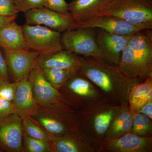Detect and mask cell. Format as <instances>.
I'll return each instance as SVG.
<instances>
[{
	"label": "cell",
	"instance_id": "cell-1",
	"mask_svg": "<svg viewBox=\"0 0 152 152\" xmlns=\"http://www.w3.org/2000/svg\"><path fill=\"white\" fill-rule=\"evenodd\" d=\"M79 72L97 87L107 101L117 105L129 104L133 87L143 82L127 77L117 66L98 57H82Z\"/></svg>",
	"mask_w": 152,
	"mask_h": 152
},
{
	"label": "cell",
	"instance_id": "cell-2",
	"mask_svg": "<svg viewBox=\"0 0 152 152\" xmlns=\"http://www.w3.org/2000/svg\"><path fill=\"white\" fill-rule=\"evenodd\" d=\"M120 106L104 101L83 109L81 124L84 134L92 143L99 145L103 140L112 118Z\"/></svg>",
	"mask_w": 152,
	"mask_h": 152
},
{
	"label": "cell",
	"instance_id": "cell-3",
	"mask_svg": "<svg viewBox=\"0 0 152 152\" xmlns=\"http://www.w3.org/2000/svg\"><path fill=\"white\" fill-rule=\"evenodd\" d=\"M101 16H113L133 24L152 26V0H110Z\"/></svg>",
	"mask_w": 152,
	"mask_h": 152
},
{
	"label": "cell",
	"instance_id": "cell-4",
	"mask_svg": "<svg viewBox=\"0 0 152 152\" xmlns=\"http://www.w3.org/2000/svg\"><path fill=\"white\" fill-rule=\"evenodd\" d=\"M152 29L135 33L128 42L134 62L136 78L142 81L152 77Z\"/></svg>",
	"mask_w": 152,
	"mask_h": 152
},
{
	"label": "cell",
	"instance_id": "cell-5",
	"mask_svg": "<svg viewBox=\"0 0 152 152\" xmlns=\"http://www.w3.org/2000/svg\"><path fill=\"white\" fill-rule=\"evenodd\" d=\"M27 46L39 55L63 50L61 33L41 25L25 24L22 26Z\"/></svg>",
	"mask_w": 152,
	"mask_h": 152
},
{
	"label": "cell",
	"instance_id": "cell-6",
	"mask_svg": "<svg viewBox=\"0 0 152 152\" xmlns=\"http://www.w3.org/2000/svg\"><path fill=\"white\" fill-rule=\"evenodd\" d=\"M95 28H78L62 34L63 49L83 57L101 58L96 39Z\"/></svg>",
	"mask_w": 152,
	"mask_h": 152
},
{
	"label": "cell",
	"instance_id": "cell-7",
	"mask_svg": "<svg viewBox=\"0 0 152 152\" xmlns=\"http://www.w3.org/2000/svg\"><path fill=\"white\" fill-rule=\"evenodd\" d=\"M26 24L44 25L60 33L75 29L77 22L70 14L58 12L45 7L34 9L25 13Z\"/></svg>",
	"mask_w": 152,
	"mask_h": 152
},
{
	"label": "cell",
	"instance_id": "cell-8",
	"mask_svg": "<svg viewBox=\"0 0 152 152\" xmlns=\"http://www.w3.org/2000/svg\"><path fill=\"white\" fill-rule=\"evenodd\" d=\"M132 35H120L96 28L95 39L101 58L110 64L117 66L123 50Z\"/></svg>",
	"mask_w": 152,
	"mask_h": 152
},
{
	"label": "cell",
	"instance_id": "cell-9",
	"mask_svg": "<svg viewBox=\"0 0 152 152\" xmlns=\"http://www.w3.org/2000/svg\"><path fill=\"white\" fill-rule=\"evenodd\" d=\"M66 84L83 109L108 101L97 87L79 72L72 76Z\"/></svg>",
	"mask_w": 152,
	"mask_h": 152
},
{
	"label": "cell",
	"instance_id": "cell-10",
	"mask_svg": "<svg viewBox=\"0 0 152 152\" xmlns=\"http://www.w3.org/2000/svg\"><path fill=\"white\" fill-rule=\"evenodd\" d=\"M152 137H143L132 133L118 138H104L99 145L98 151L101 152H152Z\"/></svg>",
	"mask_w": 152,
	"mask_h": 152
},
{
	"label": "cell",
	"instance_id": "cell-11",
	"mask_svg": "<svg viewBox=\"0 0 152 152\" xmlns=\"http://www.w3.org/2000/svg\"><path fill=\"white\" fill-rule=\"evenodd\" d=\"M28 80L37 104L44 108H49L58 102L61 94L45 78L40 68L36 64L30 72Z\"/></svg>",
	"mask_w": 152,
	"mask_h": 152
},
{
	"label": "cell",
	"instance_id": "cell-12",
	"mask_svg": "<svg viewBox=\"0 0 152 152\" xmlns=\"http://www.w3.org/2000/svg\"><path fill=\"white\" fill-rule=\"evenodd\" d=\"M100 28L123 36L132 35L142 30L152 29V26L133 24L122 19L113 16H101L87 22L77 23L76 28Z\"/></svg>",
	"mask_w": 152,
	"mask_h": 152
},
{
	"label": "cell",
	"instance_id": "cell-13",
	"mask_svg": "<svg viewBox=\"0 0 152 152\" xmlns=\"http://www.w3.org/2000/svg\"><path fill=\"white\" fill-rule=\"evenodd\" d=\"M7 63L15 83L28 79L39 54L30 50L4 49Z\"/></svg>",
	"mask_w": 152,
	"mask_h": 152
},
{
	"label": "cell",
	"instance_id": "cell-14",
	"mask_svg": "<svg viewBox=\"0 0 152 152\" xmlns=\"http://www.w3.org/2000/svg\"><path fill=\"white\" fill-rule=\"evenodd\" d=\"M82 60V57L79 55L63 49L51 53L39 55L36 65L40 69L58 68L77 73L80 72Z\"/></svg>",
	"mask_w": 152,
	"mask_h": 152
},
{
	"label": "cell",
	"instance_id": "cell-15",
	"mask_svg": "<svg viewBox=\"0 0 152 152\" xmlns=\"http://www.w3.org/2000/svg\"><path fill=\"white\" fill-rule=\"evenodd\" d=\"M0 123V143L11 151L18 152L22 148L23 121L18 115H13Z\"/></svg>",
	"mask_w": 152,
	"mask_h": 152
},
{
	"label": "cell",
	"instance_id": "cell-16",
	"mask_svg": "<svg viewBox=\"0 0 152 152\" xmlns=\"http://www.w3.org/2000/svg\"><path fill=\"white\" fill-rule=\"evenodd\" d=\"M110 0H72L69 12L77 23L88 21L99 15Z\"/></svg>",
	"mask_w": 152,
	"mask_h": 152
},
{
	"label": "cell",
	"instance_id": "cell-17",
	"mask_svg": "<svg viewBox=\"0 0 152 152\" xmlns=\"http://www.w3.org/2000/svg\"><path fill=\"white\" fill-rule=\"evenodd\" d=\"M16 83L15 91L12 102L14 113L20 116L26 117L35 111L37 103L28 78Z\"/></svg>",
	"mask_w": 152,
	"mask_h": 152
},
{
	"label": "cell",
	"instance_id": "cell-18",
	"mask_svg": "<svg viewBox=\"0 0 152 152\" xmlns=\"http://www.w3.org/2000/svg\"><path fill=\"white\" fill-rule=\"evenodd\" d=\"M132 123V116L130 111L129 104L121 105L117 109L112 118L104 138H118L131 133Z\"/></svg>",
	"mask_w": 152,
	"mask_h": 152
},
{
	"label": "cell",
	"instance_id": "cell-19",
	"mask_svg": "<svg viewBox=\"0 0 152 152\" xmlns=\"http://www.w3.org/2000/svg\"><path fill=\"white\" fill-rule=\"evenodd\" d=\"M0 46L3 49L10 50H29L22 26H19L15 20L0 28Z\"/></svg>",
	"mask_w": 152,
	"mask_h": 152
},
{
	"label": "cell",
	"instance_id": "cell-20",
	"mask_svg": "<svg viewBox=\"0 0 152 152\" xmlns=\"http://www.w3.org/2000/svg\"><path fill=\"white\" fill-rule=\"evenodd\" d=\"M63 135L54 142V148L57 152H94L96 149L91 142L84 137Z\"/></svg>",
	"mask_w": 152,
	"mask_h": 152
},
{
	"label": "cell",
	"instance_id": "cell-21",
	"mask_svg": "<svg viewBox=\"0 0 152 152\" xmlns=\"http://www.w3.org/2000/svg\"><path fill=\"white\" fill-rule=\"evenodd\" d=\"M152 100V77L133 87L129 96V104L132 115L138 113L146 104Z\"/></svg>",
	"mask_w": 152,
	"mask_h": 152
},
{
	"label": "cell",
	"instance_id": "cell-22",
	"mask_svg": "<svg viewBox=\"0 0 152 152\" xmlns=\"http://www.w3.org/2000/svg\"><path fill=\"white\" fill-rule=\"evenodd\" d=\"M45 78L54 87H60L66 83L75 74L70 71L56 67L40 69Z\"/></svg>",
	"mask_w": 152,
	"mask_h": 152
},
{
	"label": "cell",
	"instance_id": "cell-23",
	"mask_svg": "<svg viewBox=\"0 0 152 152\" xmlns=\"http://www.w3.org/2000/svg\"><path fill=\"white\" fill-rule=\"evenodd\" d=\"M132 116V123L131 133L140 137H151L152 120L141 113H135Z\"/></svg>",
	"mask_w": 152,
	"mask_h": 152
},
{
	"label": "cell",
	"instance_id": "cell-24",
	"mask_svg": "<svg viewBox=\"0 0 152 152\" xmlns=\"http://www.w3.org/2000/svg\"><path fill=\"white\" fill-rule=\"evenodd\" d=\"M37 121L45 129L54 135H63L66 134L69 130L64 123L53 117L40 116L38 117Z\"/></svg>",
	"mask_w": 152,
	"mask_h": 152
},
{
	"label": "cell",
	"instance_id": "cell-25",
	"mask_svg": "<svg viewBox=\"0 0 152 152\" xmlns=\"http://www.w3.org/2000/svg\"><path fill=\"white\" fill-rule=\"evenodd\" d=\"M23 126L27 135L33 138L49 142L50 137L47 133L31 121L27 117H25L23 121Z\"/></svg>",
	"mask_w": 152,
	"mask_h": 152
},
{
	"label": "cell",
	"instance_id": "cell-26",
	"mask_svg": "<svg viewBox=\"0 0 152 152\" xmlns=\"http://www.w3.org/2000/svg\"><path fill=\"white\" fill-rule=\"evenodd\" d=\"M25 141L28 151L30 152H48L51 151L49 142L33 138L25 135Z\"/></svg>",
	"mask_w": 152,
	"mask_h": 152
},
{
	"label": "cell",
	"instance_id": "cell-27",
	"mask_svg": "<svg viewBox=\"0 0 152 152\" xmlns=\"http://www.w3.org/2000/svg\"><path fill=\"white\" fill-rule=\"evenodd\" d=\"M19 12L25 13L28 11L44 7L45 0H14Z\"/></svg>",
	"mask_w": 152,
	"mask_h": 152
},
{
	"label": "cell",
	"instance_id": "cell-28",
	"mask_svg": "<svg viewBox=\"0 0 152 152\" xmlns=\"http://www.w3.org/2000/svg\"><path fill=\"white\" fill-rule=\"evenodd\" d=\"M16 85V83H11L8 80L0 77V97L12 102Z\"/></svg>",
	"mask_w": 152,
	"mask_h": 152
},
{
	"label": "cell",
	"instance_id": "cell-29",
	"mask_svg": "<svg viewBox=\"0 0 152 152\" xmlns=\"http://www.w3.org/2000/svg\"><path fill=\"white\" fill-rule=\"evenodd\" d=\"M44 7L58 12L70 14L69 4L66 0H45Z\"/></svg>",
	"mask_w": 152,
	"mask_h": 152
},
{
	"label": "cell",
	"instance_id": "cell-30",
	"mask_svg": "<svg viewBox=\"0 0 152 152\" xmlns=\"http://www.w3.org/2000/svg\"><path fill=\"white\" fill-rule=\"evenodd\" d=\"M18 13L14 0H0V16H13Z\"/></svg>",
	"mask_w": 152,
	"mask_h": 152
},
{
	"label": "cell",
	"instance_id": "cell-31",
	"mask_svg": "<svg viewBox=\"0 0 152 152\" xmlns=\"http://www.w3.org/2000/svg\"><path fill=\"white\" fill-rule=\"evenodd\" d=\"M14 113L13 106L11 101L0 97V121Z\"/></svg>",
	"mask_w": 152,
	"mask_h": 152
},
{
	"label": "cell",
	"instance_id": "cell-32",
	"mask_svg": "<svg viewBox=\"0 0 152 152\" xmlns=\"http://www.w3.org/2000/svg\"><path fill=\"white\" fill-rule=\"evenodd\" d=\"M1 48L0 46V77L8 80L7 65L1 52Z\"/></svg>",
	"mask_w": 152,
	"mask_h": 152
},
{
	"label": "cell",
	"instance_id": "cell-33",
	"mask_svg": "<svg viewBox=\"0 0 152 152\" xmlns=\"http://www.w3.org/2000/svg\"><path fill=\"white\" fill-rule=\"evenodd\" d=\"M138 113H141L152 119V100L143 106Z\"/></svg>",
	"mask_w": 152,
	"mask_h": 152
},
{
	"label": "cell",
	"instance_id": "cell-34",
	"mask_svg": "<svg viewBox=\"0 0 152 152\" xmlns=\"http://www.w3.org/2000/svg\"><path fill=\"white\" fill-rule=\"evenodd\" d=\"M17 15L13 16H0V28L7 24L10 22L12 21L16 18Z\"/></svg>",
	"mask_w": 152,
	"mask_h": 152
}]
</instances>
